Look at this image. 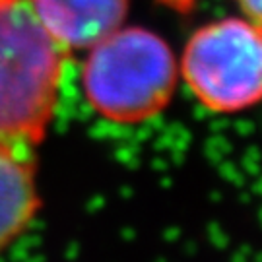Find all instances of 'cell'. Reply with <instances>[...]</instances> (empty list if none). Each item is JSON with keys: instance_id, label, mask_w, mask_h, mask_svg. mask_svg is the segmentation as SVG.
Listing matches in <instances>:
<instances>
[{"instance_id": "obj_3", "label": "cell", "mask_w": 262, "mask_h": 262, "mask_svg": "<svg viewBox=\"0 0 262 262\" xmlns=\"http://www.w3.org/2000/svg\"><path fill=\"white\" fill-rule=\"evenodd\" d=\"M181 72L200 103L237 113L262 101V29L225 18L196 29L181 58Z\"/></svg>"}, {"instance_id": "obj_2", "label": "cell", "mask_w": 262, "mask_h": 262, "mask_svg": "<svg viewBox=\"0 0 262 262\" xmlns=\"http://www.w3.org/2000/svg\"><path fill=\"white\" fill-rule=\"evenodd\" d=\"M177 72L165 39L150 29L121 26L90 47L82 88L88 103L107 121L138 124L169 105Z\"/></svg>"}, {"instance_id": "obj_5", "label": "cell", "mask_w": 262, "mask_h": 262, "mask_svg": "<svg viewBox=\"0 0 262 262\" xmlns=\"http://www.w3.org/2000/svg\"><path fill=\"white\" fill-rule=\"evenodd\" d=\"M49 31L70 49H90L124 24L128 0H35Z\"/></svg>"}, {"instance_id": "obj_1", "label": "cell", "mask_w": 262, "mask_h": 262, "mask_svg": "<svg viewBox=\"0 0 262 262\" xmlns=\"http://www.w3.org/2000/svg\"><path fill=\"white\" fill-rule=\"evenodd\" d=\"M68 55L35 0H0V140L31 148L43 142Z\"/></svg>"}, {"instance_id": "obj_4", "label": "cell", "mask_w": 262, "mask_h": 262, "mask_svg": "<svg viewBox=\"0 0 262 262\" xmlns=\"http://www.w3.org/2000/svg\"><path fill=\"white\" fill-rule=\"evenodd\" d=\"M33 150L0 140V253L28 229L41 206Z\"/></svg>"}, {"instance_id": "obj_6", "label": "cell", "mask_w": 262, "mask_h": 262, "mask_svg": "<svg viewBox=\"0 0 262 262\" xmlns=\"http://www.w3.org/2000/svg\"><path fill=\"white\" fill-rule=\"evenodd\" d=\"M249 21L262 29V0H237Z\"/></svg>"}]
</instances>
